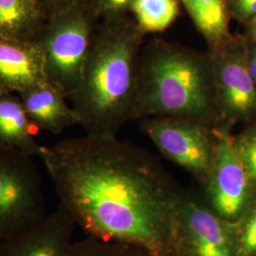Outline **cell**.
<instances>
[{"label":"cell","mask_w":256,"mask_h":256,"mask_svg":"<svg viewBox=\"0 0 256 256\" xmlns=\"http://www.w3.org/2000/svg\"><path fill=\"white\" fill-rule=\"evenodd\" d=\"M60 204L88 236L176 256L186 191L142 147L86 134L42 146Z\"/></svg>","instance_id":"cell-1"},{"label":"cell","mask_w":256,"mask_h":256,"mask_svg":"<svg viewBox=\"0 0 256 256\" xmlns=\"http://www.w3.org/2000/svg\"><path fill=\"white\" fill-rule=\"evenodd\" d=\"M144 37L128 14L102 19L80 82L70 98L86 134L114 137L134 120Z\"/></svg>","instance_id":"cell-2"},{"label":"cell","mask_w":256,"mask_h":256,"mask_svg":"<svg viewBox=\"0 0 256 256\" xmlns=\"http://www.w3.org/2000/svg\"><path fill=\"white\" fill-rule=\"evenodd\" d=\"M153 116L194 120L216 128L224 124L209 50L162 38L142 46L134 120Z\"/></svg>","instance_id":"cell-3"},{"label":"cell","mask_w":256,"mask_h":256,"mask_svg":"<svg viewBox=\"0 0 256 256\" xmlns=\"http://www.w3.org/2000/svg\"><path fill=\"white\" fill-rule=\"evenodd\" d=\"M99 24L88 0H79L46 20L39 40L46 80L68 98L80 82Z\"/></svg>","instance_id":"cell-4"},{"label":"cell","mask_w":256,"mask_h":256,"mask_svg":"<svg viewBox=\"0 0 256 256\" xmlns=\"http://www.w3.org/2000/svg\"><path fill=\"white\" fill-rule=\"evenodd\" d=\"M46 214L42 178L32 156L0 146V240L18 236Z\"/></svg>","instance_id":"cell-5"},{"label":"cell","mask_w":256,"mask_h":256,"mask_svg":"<svg viewBox=\"0 0 256 256\" xmlns=\"http://www.w3.org/2000/svg\"><path fill=\"white\" fill-rule=\"evenodd\" d=\"M216 128L194 120L171 116H153L140 122V129L160 152L200 185L214 156Z\"/></svg>","instance_id":"cell-6"},{"label":"cell","mask_w":256,"mask_h":256,"mask_svg":"<svg viewBox=\"0 0 256 256\" xmlns=\"http://www.w3.org/2000/svg\"><path fill=\"white\" fill-rule=\"evenodd\" d=\"M232 128H216V146L208 174L202 183L204 202L220 218L236 222L256 198L250 182L234 144Z\"/></svg>","instance_id":"cell-7"},{"label":"cell","mask_w":256,"mask_h":256,"mask_svg":"<svg viewBox=\"0 0 256 256\" xmlns=\"http://www.w3.org/2000/svg\"><path fill=\"white\" fill-rule=\"evenodd\" d=\"M223 126L256 122V84L250 74L247 44L239 34L210 52Z\"/></svg>","instance_id":"cell-8"},{"label":"cell","mask_w":256,"mask_h":256,"mask_svg":"<svg viewBox=\"0 0 256 256\" xmlns=\"http://www.w3.org/2000/svg\"><path fill=\"white\" fill-rule=\"evenodd\" d=\"M176 256H236L232 223L186 192L180 212Z\"/></svg>","instance_id":"cell-9"},{"label":"cell","mask_w":256,"mask_h":256,"mask_svg":"<svg viewBox=\"0 0 256 256\" xmlns=\"http://www.w3.org/2000/svg\"><path fill=\"white\" fill-rule=\"evenodd\" d=\"M75 227L68 210L59 204L30 228L2 241L0 256H72Z\"/></svg>","instance_id":"cell-10"},{"label":"cell","mask_w":256,"mask_h":256,"mask_svg":"<svg viewBox=\"0 0 256 256\" xmlns=\"http://www.w3.org/2000/svg\"><path fill=\"white\" fill-rule=\"evenodd\" d=\"M46 81L39 43L0 37V94H18Z\"/></svg>","instance_id":"cell-11"},{"label":"cell","mask_w":256,"mask_h":256,"mask_svg":"<svg viewBox=\"0 0 256 256\" xmlns=\"http://www.w3.org/2000/svg\"><path fill=\"white\" fill-rule=\"evenodd\" d=\"M18 95L28 119L36 130L59 135L66 128L80 126L77 112L66 102L68 97L48 81Z\"/></svg>","instance_id":"cell-12"},{"label":"cell","mask_w":256,"mask_h":256,"mask_svg":"<svg viewBox=\"0 0 256 256\" xmlns=\"http://www.w3.org/2000/svg\"><path fill=\"white\" fill-rule=\"evenodd\" d=\"M34 129L20 97L14 93L0 94V146L39 158L43 146L37 142Z\"/></svg>","instance_id":"cell-13"},{"label":"cell","mask_w":256,"mask_h":256,"mask_svg":"<svg viewBox=\"0 0 256 256\" xmlns=\"http://www.w3.org/2000/svg\"><path fill=\"white\" fill-rule=\"evenodd\" d=\"M46 20L34 0H0V37L39 43Z\"/></svg>","instance_id":"cell-14"},{"label":"cell","mask_w":256,"mask_h":256,"mask_svg":"<svg viewBox=\"0 0 256 256\" xmlns=\"http://www.w3.org/2000/svg\"><path fill=\"white\" fill-rule=\"evenodd\" d=\"M209 52L227 42L232 32L227 0H180Z\"/></svg>","instance_id":"cell-15"},{"label":"cell","mask_w":256,"mask_h":256,"mask_svg":"<svg viewBox=\"0 0 256 256\" xmlns=\"http://www.w3.org/2000/svg\"><path fill=\"white\" fill-rule=\"evenodd\" d=\"M180 0H134L130 12L138 28L147 34L162 32L180 14Z\"/></svg>","instance_id":"cell-16"},{"label":"cell","mask_w":256,"mask_h":256,"mask_svg":"<svg viewBox=\"0 0 256 256\" xmlns=\"http://www.w3.org/2000/svg\"><path fill=\"white\" fill-rule=\"evenodd\" d=\"M72 256H151L146 250L126 244L88 236L74 242Z\"/></svg>","instance_id":"cell-17"},{"label":"cell","mask_w":256,"mask_h":256,"mask_svg":"<svg viewBox=\"0 0 256 256\" xmlns=\"http://www.w3.org/2000/svg\"><path fill=\"white\" fill-rule=\"evenodd\" d=\"M232 228L236 256H256V196Z\"/></svg>","instance_id":"cell-18"},{"label":"cell","mask_w":256,"mask_h":256,"mask_svg":"<svg viewBox=\"0 0 256 256\" xmlns=\"http://www.w3.org/2000/svg\"><path fill=\"white\" fill-rule=\"evenodd\" d=\"M234 144L256 191V122L234 134Z\"/></svg>","instance_id":"cell-19"},{"label":"cell","mask_w":256,"mask_h":256,"mask_svg":"<svg viewBox=\"0 0 256 256\" xmlns=\"http://www.w3.org/2000/svg\"><path fill=\"white\" fill-rule=\"evenodd\" d=\"M95 14L100 19L128 14L134 0H88Z\"/></svg>","instance_id":"cell-20"},{"label":"cell","mask_w":256,"mask_h":256,"mask_svg":"<svg viewBox=\"0 0 256 256\" xmlns=\"http://www.w3.org/2000/svg\"><path fill=\"white\" fill-rule=\"evenodd\" d=\"M230 14L241 26L256 14V0H227Z\"/></svg>","instance_id":"cell-21"},{"label":"cell","mask_w":256,"mask_h":256,"mask_svg":"<svg viewBox=\"0 0 256 256\" xmlns=\"http://www.w3.org/2000/svg\"><path fill=\"white\" fill-rule=\"evenodd\" d=\"M38 7L48 18L55 14L70 7L79 0H34Z\"/></svg>","instance_id":"cell-22"},{"label":"cell","mask_w":256,"mask_h":256,"mask_svg":"<svg viewBox=\"0 0 256 256\" xmlns=\"http://www.w3.org/2000/svg\"><path fill=\"white\" fill-rule=\"evenodd\" d=\"M242 27L243 32H240V34L245 40L246 44L256 43V14Z\"/></svg>","instance_id":"cell-23"},{"label":"cell","mask_w":256,"mask_h":256,"mask_svg":"<svg viewBox=\"0 0 256 256\" xmlns=\"http://www.w3.org/2000/svg\"><path fill=\"white\" fill-rule=\"evenodd\" d=\"M247 61L250 74L256 84V43L247 44Z\"/></svg>","instance_id":"cell-24"},{"label":"cell","mask_w":256,"mask_h":256,"mask_svg":"<svg viewBox=\"0 0 256 256\" xmlns=\"http://www.w3.org/2000/svg\"><path fill=\"white\" fill-rule=\"evenodd\" d=\"M1 248H2V241L0 240V254H1Z\"/></svg>","instance_id":"cell-25"}]
</instances>
